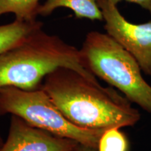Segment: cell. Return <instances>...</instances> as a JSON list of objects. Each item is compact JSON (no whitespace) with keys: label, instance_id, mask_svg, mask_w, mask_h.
I'll return each instance as SVG.
<instances>
[{"label":"cell","instance_id":"5","mask_svg":"<svg viewBox=\"0 0 151 151\" xmlns=\"http://www.w3.org/2000/svg\"><path fill=\"white\" fill-rule=\"evenodd\" d=\"M106 33L137 60L141 70L151 76V21L135 24L128 21L117 5L99 0Z\"/></svg>","mask_w":151,"mask_h":151},{"label":"cell","instance_id":"2","mask_svg":"<svg viewBox=\"0 0 151 151\" xmlns=\"http://www.w3.org/2000/svg\"><path fill=\"white\" fill-rule=\"evenodd\" d=\"M59 67L71 68L97 80L84 67L79 49L40 28L17 46L0 54V89H38L45 77Z\"/></svg>","mask_w":151,"mask_h":151},{"label":"cell","instance_id":"12","mask_svg":"<svg viewBox=\"0 0 151 151\" xmlns=\"http://www.w3.org/2000/svg\"><path fill=\"white\" fill-rule=\"evenodd\" d=\"M71 151H97V150L96 148H92V147L85 146V145L79 143L78 146Z\"/></svg>","mask_w":151,"mask_h":151},{"label":"cell","instance_id":"10","mask_svg":"<svg viewBox=\"0 0 151 151\" xmlns=\"http://www.w3.org/2000/svg\"><path fill=\"white\" fill-rule=\"evenodd\" d=\"M97 151H129L127 137L120 128L106 129L100 137Z\"/></svg>","mask_w":151,"mask_h":151},{"label":"cell","instance_id":"3","mask_svg":"<svg viewBox=\"0 0 151 151\" xmlns=\"http://www.w3.org/2000/svg\"><path fill=\"white\" fill-rule=\"evenodd\" d=\"M80 50L84 67L151 114V86L133 56L108 34L90 32Z\"/></svg>","mask_w":151,"mask_h":151},{"label":"cell","instance_id":"7","mask_svg":"<svg viewBox=\"0 0 151 151\" xmlns=\"http://www.w3.org/2000/svg\"><path fill=\"white\" fill-rule=\"evenodd\" d=\"M59 8L70 9L77 18L103 20L99 0H46L38 9V15L43 17L48 16Z\"/></svg>","mask_w":151,"mask_h":151},{"label":"cell","instance_id":"1","mask_svg":"<svg viewBox=\"0 0 151 151\" xmlns=\"http://www.w3.org/2000/svg\"><path fill=\"white\" fill-rule=\"evenodd\" d=\"M41 88L69 121L83 129H121L132 127L141 118L139 111L114 88L103 87L71 68L52 71Z\"/></svg>","mask_w":151,"mask_h":151},{"label":"cell","instance_id":"11","mask_svg":"<svg viewBox=\"0 0 151 151\" xmlns=\"http://www.w3.org/2000/svg\"><path fill=\"white\" fill-rule=\"evenodd\" d=\"M109 3L117 5L119 2L122 1H128V2L134 3L139 5L143 9H146L151 14V0H106Z\"/></svg>","mask_w":151,"mask_h":151},{"label":"cell","instance_id":"6","mask_svg":"<svg viewBox=\"0 0 151 151\" xmlns=\"http://www.w3.org/2000/svg\"><path fill=\"white\" fill-rule=\"evenodd\" d=\"M78 144L11 115L8 137L0 151H71Z\"/></svg>","mask_w":151,"mask_h":151},{"label":"cell","instance_id":"13","mask_svg":"<svg viewBox=\"0 0 151 151\" xmlns=\"http://www.w3.org/2000/svg\"><path fill=\"white\" fill-rule=\"evenodd\" d=\"M3 144H4V141L2 140V139H1V136H0V148H1V147H2Z\"/></svg>","mask_w":151,"mask_h":151},{"label":"cell","instance_id":"9","mask_svg":"<svg viewBox=\"0 0 151 151\" xmlns=\"http://www.w3.org/2000/svg\"><path fill=\"white\" fill-rule=\"evenodd\" d=\"M40 0H0V16L13 14L19 21L32 22L37 20Z\"/></svg>","mask_w":151,"mask_h":151},{"label":"cell","instance_id":"8","mask_svg":"<svg viewBox=\"0 0 151 151\" xmlns=\"http://www.w3.org/2000/svg\"><path fill=\"white\" fill-rule=\"evenodd\" d=\"M43 26V22L37 20L32 22L15 20L11 23L0 25V54L17 46Z\"/></svg>","mask_w":151,"mask_h":151},{"label":"cell","instance_id":"4","mask_svg":"<svg viewBox=\"0 0 151 151\" xmlns=\"http://www.w3.org/2000/svg\"><path fill=\"white\" fill-rule=\"evenodd\" d=\"M6 114L18 116L34 127L96 149L105 131L75 125L62 114L41 88L33 90L16 87L1 88L0 116Z\"/></svg>","mask_w":151,"mask_h":151}]
</instances>
